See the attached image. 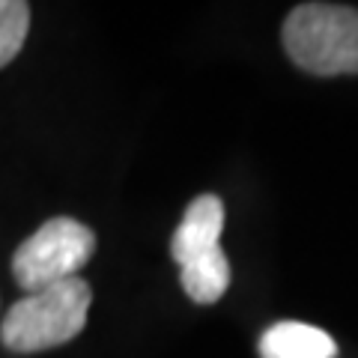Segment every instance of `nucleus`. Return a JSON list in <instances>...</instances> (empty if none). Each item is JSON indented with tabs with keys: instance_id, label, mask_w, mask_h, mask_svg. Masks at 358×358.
<instances>
[{
	"instance_id": "nucleus-1",
	"label": "nucleus",
	"mask_w": 358,
	"mask_h": 358,
	"mask_svg": "<svg viewBox=\"0 0 358 358\" xmlns=\"http://www.w3.org/2000/svg\"><path fill=\"white\" fill-rule=\"evenodd\" d=\"M93 289L84 278L27 293L6 310L0 322V341L13 352H42L69 343L84 331Z\"/></svg>"
},
{
	"instance_id": "nucleus-2",
	"label": "nucleus",
	"mask_w": 358,
	"mask_h": 358,
	"mask_svg": "<svg viewBox=\"0 0 358 358\" xmlns=\"http://www.w3.org/2000/svg\"><path fill=\"white\" fill-rule=\"evenodd\" d=\"M284 48L310 75H358V9L301 3L284 21Z\"/></svg>"
},
{
	"instance_id": "nucleus-3",
	"label": "nucleus",
	"mask_w": 358,
	"mask_h": 358,
	"mask_svg": "<svg viewBox=\"0 0 358 358\" xmlns=\"http://www.w3.org/2000/svg\"><path fill=\"white\" fill-rule=\"evenodd\" d=\"M96 251V233L75 218H51L18 245L13 257L15 284L27 293L78 278Z\"/></svg>"
},
{
	"instance_id": "nucleus-4",
	"label": "nucleus",
	"mask_w": 358,
	"mask_h": 358,
	"mask_svg": "<svg viewBox=\"0 0 358 358\" xmlns=\"http://www.w3.org/2000/svg\"><path fill=\"white\" fill-rule=\"evenodd\" d=\"M224 230V203L215 194H200L188 203L182 221L171 239V257L176 266H185L203 254L221 248Z\"/></svg>"
},
{
	"instance_id": "nucleus-5",
	"label": "nucleus",
	"mask_w": 358,
	"mask_h": 358,
	"mask_svg": "<svg viewBox=\"0 0 358 358\" xmlns=\"http://www.w3.org/2000/svg\"><path fill=\"white\" fill-rule=\"evenodd\" d=\"M260 358H338V343L317 326L287 320L263 331Z\"/></svg>"
},
{
	"instance_id": "nucleus-6",
	"label": "nucleus",
	"mask_w": 358,
	"mask_h": 358,
	"mask_svg": "<svg viewBox=\"0 0 358 358\" xmlns=\"http://www.w3.org/2000/svg\"><path fill=\"white\" fill-rule=\"evenodd\" d=\"M179 281H182V289L188 293V299L197 301V305H212L218 301L230 287V263L224 251H212L203 254L197 260L179 266Z\"/></svg>"
},
{
	"instance_id": "nucleus-7",
	"label": "nucleus",
	"mask_w": 358,
	"mask_h": 358,
	"mask_svg": "<svg viewBox=\"0 0 358 358\" xmlns=\"http://www.w3.org/2000/svg\"><path fill=\"white\" fill-rule=\"evenodd\" d=\"M30 30V6L24 0H0V69L9 66L24 48Z\"/></svg>"
}]
</instances>
